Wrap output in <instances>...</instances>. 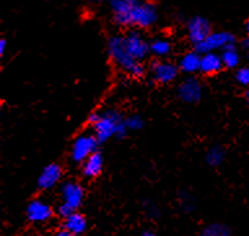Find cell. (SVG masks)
Here are the masks:
<instances>
[{"label": "cell", "mask_w": 249, "mask_h": 236, "mask_svg": "<svg viewBox=\"0 0 249 236\" xmlns=\"http://www.w3.org/2000/svg\"><path fill=\"white\" fill-rule=\"evenodd\" d=\"M91 127L100 144L110 140L113 136L122 139L130 132L126 126L124 116L116 109H107L104 112H99V117L91 125Z\"/></svg>", "instance_id": "obj_1"}, {"label": "cell", "mask_w": 249, "mask_h": 236, "mask_svg": "<svg viewBox=\"0 0 249 236\" xmlns=\"http://www.w3.org/2000/svg\"><path fill=\"white\" fill-rule=\"evenodd\" d=\"M107 50H108L109 58L120 70L134 78H142L145 75V68H144L143 62L135 60L127 51L124 50V43H122V35L110 36Z\"/></svg>", "instance_id": "obj_2"}, {"label": "cell", "mask_w": 249, "mask_h": 236, "mask_svg": "<svg viewBox=\"0 0 249 236\" xmlns=\"http://www.w3.org/2000/svg\"><path fill=\"white\" fill-rule=\"evenodd\" d=\"M61 204L57 206V214L64 219L77 212L85 200V188L78 182L66 181L60 186Z\"/></svg>", "instance_id": "obj_3"}, {"label": "cell", "mask_w": 249, "mask_h": 236, "mask_svg": "<svg viewBox=\"0 0 249 236\" xmlns=\"http://www.w3.org/2000/svg\"><path fill=\"white\" fill-rule=\"evenodd\" d=\"M122 43L124 50L138 61L143 62L151 54L149 42H147L143 35L140 34L139 29H131L122 35Z\"/></svg>", "instance_id": "obj_4"}, {"label": "cell", "mask_w": 249, "mask_h": 236, "mask_svg": "<svg viewBox=\"0 0 249 236\" xmlns=\"http://www.w3.org/2000/svg\"><path fill=\"white\" fill-rule=\"evenodd\" d=\"M99 140L95 134H82L77 136L71 145L70 159L75 163H82L87 157L92 155L93 152L99 151Z\"/></svg>", "instance_id": "obj_5"}, {"label": "cell", "mask_w": 249, "mask_h": 236, "mask_svg": "<svg viewBox=\"0 0 249 236\" xmlns=\"http://www.w3.org/2000/svg\"><path fill=\"white\" fill-rule=\"evenodd\" d=\"M143 0H108L113 22L120 27H130L131 16Z\"/></svg>", "instance_id": "obj_6"}, {"label": "cell", "mask_w": 249, "mask_h": 236, "mask_svg": "<svg viewBox=\"0 0 249 236\" xmlns=\"http://www.w3.org/2000/svg\"><path fill=\"white\" fill-rule=\"evenodd\" d=\"M236 39L233 34L229 31H212L205 40L198 43L197 46H195V50L198 54H208V52H221L223 48H226L230 44H235Z\"/></svg>", "instance_id": "obj_7"}, {"label": "cell", "mask_w": 249, "mask_h": 236, "mask_svg": "<svg viewBox=\"0 0 249 236\" xmlns=\"http://www.w3.org/2000/svg\"><path fill=\"white\" fill-rule=\"evenodd\" d=\"M179 66L175 65L174 62L167 61L163 58H159L151 64L149 73L152 79L159 85H167L177 79L179 74Z\"/></svg>", "instance_id": "obj_8"}, {"label": "cell", "mask_w": 249, "mask_h": 236, "mask_svg": "<svg viewBox=\"0 0 249 236\" xmlns=\"http://www.w3.org/2000/svg\"><path fill=\"white\" fill-rule=\"evenodd\" d=\"M212 25L209 19L202 16H194L187 22V36L191 44L197 46L198 43L205 40L206 36L212 33Z\"/></svg>", "instance_id": "obj_9"}, {"label": "cell", "mask_w": 249, "mask_h": 236, "mask_svg": "<svg viewBox=\"0 0 249 236\" xmlns=\"http://www.w3.org/2000/svg\"><path fill=\"white\" fill-rule=\"evenodd\" d=\"M52 206L42 199L31 200L26 206V218L31 223H44L53 217Z\"/></svg>", "instance_id": "obj_10"}, {"label": "cell", "mask_w": 249, "mask_h": 236, "mask_svg": "<svg viewBox=\"0 0 249 236\" xmlns=\"http://www.w3.org/2000/svg\"><path fill=\"white\" fill-rule=\"evenodd\" d=\"M64 169L60 163H48L42 170L38 178V190L39 191H48L52 190L61 182Z\"/></svg>", "instance_id": "obj_11"}, {"label": "cell", "mask_w": 249, "mask_h": 236, "mask_svg": "<svg viewBox=\"0 0 249 236\" xmlns=\"http://www.w3.org/2000/svg\"><path fill=\"white\" fill-rule=\"evenodd\" d=\"M178 97L184 103L195 104L201 100L202 86L195 77H188L178 86Z\"/></svg>", "instance_id": "obj_12"}, {"label": "cell", "mask_w": 249, "mask_h": 236, "mask_svg": "<svg viewBox=\"0 0 249 236\" xmlns=\"http://www.w3.org/2000/svg\"><path fill=\"white\" fill-rule=\"evenodd\" d=\"M223 68H225V65H223L219 52H208V54H201L200 72L198 73L212 77L214 74L219 73Z\"/></svg>", "instance_id": "obj_13"}, {"label": "cell", "mask_w": 249, "mask_h": 236, "mask_svg": "<svg viewBox=\"0 0 249 236\" xmlns=\"http://www.w3.org/2000/svg\"><path fill=\"white\" fill-rule=\"evenodd\" d=\"M82 165V175L87 179H95L101 174L103 171V165H104V159L100 151L93 152L92 155L81 163Z\"/></svg>", "instance_id": "obj_14"}, {"label": "cell", "mask_w": 249, "mask_h": 236, "mask_svg": "<svg viewBox=\"0 0 249 236\" xmlns=\"http://www.w3.org/2000/svg\"><path fill=\"white\" fill-rule=\"evenodd\" d=\"M62 229L68 230L71 235H82L89 229V222L86 216L79 212H74L62 221Z\"/></svg>", "instance_id": "obj_15"}, {"label": "cell", "mask_w": 249, "mask_h": 236, "mask_svg": "<svg viewBox=\"0 0 249 236\" xmlns=\"http://www.w3.org/2000/svg\"><path fill=\"white\" fill-rule=\"evenodd\" d=\"M200 61H201V54H198L197 51L194 50L187 52L179 58V70L186 74L197 73L200 72Z\"/></svg>", "instance_id": "obj_16"}, {"label": "cell", "mask_w": 249, "mask_h": 236, "mask_svg": "<svg viewBox=\"0 0 249 236\" xmlns=\"http://www.w3.org/2000/svg\"><path fill=\"white\" fill-rule=\"evenodd\" d=\"M149 48H151V54L157 58H165L171 54L173 44L170 40L165 38H156L149 42Z\"/></svg>", "instance_id": "obj_17"}, {"label": "cell", "mask_w": 249, "mask_h": 236, "mask_svg": "<svg viewBox=\"0 0 249 236\" xmlns=\"http://www.w3.org/2000/svg\"><path fill=\"white\" fill-rule=\"evenodd\" d=\"M219 54H221L222 61H223L225 68H229V69H235V68H237L239 62H240V56L237 54L235 44H230L226 48H223Z\"/></svg>", "instance_id": "obj_18"}, {"label": "cell", "mask_w": 249, "mask_h": 236, "mask_svg": "<svg viewBox=\"0 0 249 236\" xmlns=\"http://www.w3.org/2000/svg\"><path fill=\"white\" fill-rule=\"evenodd\" d=\"M226 152L222 147H212L206 153V163L212 167H217L223 163Z\"/></svg>", "instance_id": "obj_19"}, {"label": "cell", "mask_w": 249, "mask_h": 236, "mask_svg": "<svg viewBox=\"0 0 249 236\" xmlns=\"http://www.w3.org/2000/svg\"><path fill=\"white\" fill-rule=\"evenodd\" d=\"M230 230L227 226L223 223H212V225L206 226L205 229L202 230L201 235L205 236H226L230 235Z\"/></svg>", "instance_id": "obj_20"}, {"label": "cell", "mask_w": 249, "mask_h": 236, "mask_svg": "<svg viewBox=\"0 0 249 236\" xmlns=\"http://www.w3.org/2000/svg\"><path fill=\"white\" fill-rule=\"evenodd\" d=\"M126 126H127L128 131H138L144 127V120L138 114H134V116L126 118Z\"/></svg>", "instance_id": "obj_21"}, {"label": "cell", "mask_w": 249, "mask_h": 236, "mask_svg": "<svg viewBox=\"0 0 249 236\" xmlns=\"http://www.w3.org/2000/svg\"><path fill=\"white\" fill-rule=\"evenodd\" d=\"M235 78L236 81L243 86H249V68L245 66V68H240V69L236 70L235 73Z\"/></svg>", "instance_id": "obj_22"}, {"label": "cell", "mask_w": 249, "mask_h": 236, "mask_svg": "<svg viewBox=\"0 0 249 236\" xmlns=\"http://www.w3.org/2000/svg\"><path fill=\"white\" fill-rule=\"evenodd\" d=\"M5 50H7V39L3 38L0 40V56H1V57H4Z\"/></svg>", "instance_id": "obj_23"}, {"label": "cell", "mask_w": 249, "mask_h": 236, "mask_svg": "<svg viewBox=\"0 0 249 236\" xmlns=\"http://www.w3.org/2000/svg\"><path fill=\"white\" fill-rule=\"evenodd\" d=\"M245 33H247V36L249 38V18L245 21Z\"/></svg>", "instance_id": "obj_24"}, {"label": "cell", "mask_w": 249, "mask_h": 236, "mask_svg": "<svg viewBox=\"0 0 249 236\" xmlns=\"http://www.w3.org/2000/svg\"><path fill=\"white\" fill-rule=\"evenodd\" d=\"M244 97H245V100H247V103L249 104V89L245 91V96Z\"/></svg>", "instance_id": "obj_25"}, {"label": "cell", "mask_w": 249, "mask_h": 236, "mask_svg": "<svg viewBox=\"0 0 249 236\" xmlns=\"http://www.w3.org/2000/svg\"><path fill=\"white\" fill-rule=\"evenodd\" d=\"M142 235H155V233H143Z\"/></svg>", "instance_id": "obj_26"}, {"label": "cell", "mask_w": 249, "mask_h": 236, "mask_svg": "<svg viewBox=\"0 0 249 236\" xmlns=\"http://www.w3.org/2000/svg\"><path fill=\"white\" fill-rule=\"evenodd\" d=\"M89 1H100V0H89Z\"/></svg>", "instance_id": "obj_27"}]
</instances>
